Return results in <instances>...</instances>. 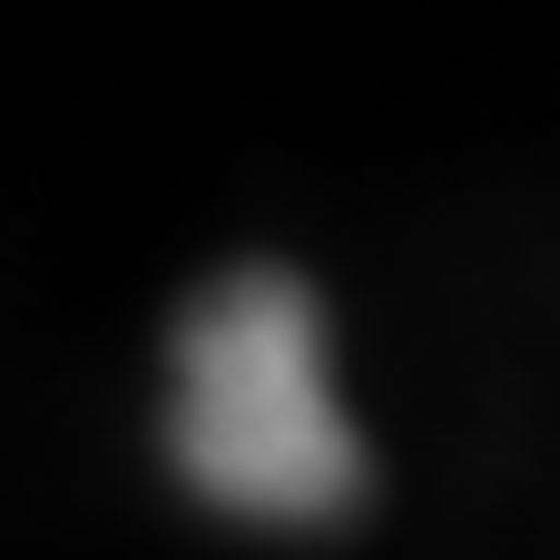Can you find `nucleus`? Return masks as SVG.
<instances>
[{
  "label": "nucleus",
  "mask_w": 560,
  "mask_h": 560,
  "mask_svg": "<svg viewBox=\"0 0 560 560\" xmlns=\"http://www.w3.org/2000/svg\"><path fill=\"white\" fill-rule=\"evenodd\" d=\"M167 453L236 522H335L364 492L354 423L325 374V315L285 266H236L177 325Z\"/></svg>",
  "instance_id": "obj_1"
}]
</instances>
